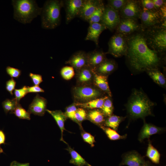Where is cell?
Wrapping results in <instances>:
<instances>
[{"instance_id":"1","label":"cell","mask_w":166,"mask_h":166,"mask_svg":"<svg viewBox=\"0 0 166 166\" xmlns=\"http://www.w3.org/2000/svg\"><path fill=\"white\" fill-rule=\"evenodd\" d=\"M127 42L125 56L132 68L137 72L158 69L161 62L160 52L149 47L144 34L137 33L127 37Z\"/></svg>"},{"instance_id":"2","label":"cell","mask_w":166,"mask_h":166,"mask_svg":"<svg viewBox=\"0 0 166 166\" xmlns=\"http://www.w3.org/2000/svg\"><path fill=\"white\" fill-rule=\"evenodd\" d=\"M154 105L143 91L135 89L129 99L127 108L128 113L132 118H143L152 115V109Z\"/></svg>"},{"instance_id":"3","label":"cell","mask_w":166,"mask_h":166,"mask_svg":"<svg viewBox=\"0 0 166 166\" xmlns=\"http://www.w3.org/2000/svg\"><path fill=\"white\" fill-rule=\"evenodd\" d=\"M13 18L23 24L30 23L38 15L42 8L39 7L35 0H13Z\"/></svg>"},{"instance_id":"4","label":"cell","mask_w":166,"mask_h":166,"mask_svg":"<svg viewBox=\"0 0 166 166\" xmlns=\"http://www.w3.org/2000/svg\"><path fill=\"white\" fill-rule=\"evenodd\" d=\"M63 7V0H48L45 2L40 14L42 28L53 29L60 25L61 10Z\"/></svg>"},{"instance_id":"5","label":"cell","mask_w":166,"mask_h":166,"mask_svg":"<svg viewBox=\"0 0 166 166\" xmlns=\"http://www.w3.org/2000/svg\"><path fill=\"white\" fill-rule=\"evenodd\" d=\"M75 103H84L104 97L105 93L94 85H77L72 90Z\"/></svg>"},{"instance_id":"6","label":"cell","mask_w":166,"mask_h":166,"mask_svg":"<svg viewBox=\"0 0 166 166\" xmlns=\"http://www.w3.org/2000/svg\"><path fill=\"white\" fill-rule=\"evenodd\" d=\"M108 45V50L106 54H109L117 57L126 55L128 49L127 36L117 33L111 37Z\"/></svg>"},{"instance_id":"7","label":"cell","mask_w":166,"mask_h":166,"mask_svg":"<svg viewBox=\"0 0 166 166\" xmlns=\"http://www.w3.org/2000/svg\"><path fill=\"white\" fill-rule=\"evenodd\" d=\"M121 17L119 12L107 4L105 6L103 13L100 23L111 31L116 29L120 22Z\"/></svg>"},{"instance_id":"8","label":"cell","mask_w":166,"mask_h":166,"mask_svg":"<svg viewBox=\"0 0 166 166\" xmlns=\"http://www.w3.org/2000/svg\"><path fill=\"white\" fill-rule=\"evenodd\" d=\"M83 1L84 0H63V7L65 12L66 24H69L75 18L78 17Z\"/></svg>"},{"instance_id":"9","label":"cell","mask_w":166,"mask_h":166,"mask_svg":"<svg viewBox=\"0 0 166 166\" xmlns=\"http://www.w3.org/2000/svg\"><path fill=\"white\" fill-rule=\"evenodd\" d=\"M140 27L137 19L121 18L116 29L117 33L126 36L139 30Z\"/></svg>"},{"instance_id":"10","label":"cell","mask_w":166,"mask_h":166,"mask_svg":"<svg viewBox=\"0 0 166 166\" xmlns=\"http://www.w3.org/2000/svg\"><path fill=\"white\" fill-rule=\"evenodd\" d=\"M142 10L138 1L128 0L119 14L120 17L137 20L140 18Z\"/></svg>"},{"instance_id":"11","label":"cell","mask_w":166,"mask_h":166,"mask_svg":"<svg viewBox=\"0 0 166 166\" xmlns=\"http://www.w3.org/2000/svg\"><path fill=\"white\" fill-rule=\"evenodd\" d=\"M103 3L99 0H84L78 17L86 21L96 10Z\"/></svg>"},{"instance_id":"12","label":"cell","mask_w":166,"mask_h":166,"mask_svg":"<svg viewBox=\"0 0 166 166\" xmlns=\"http://www.w3.org/2000/svg\"><path fill=\"white\" fill-rule=\"evenodd\" d=\"M77 71L88 65L87 53L83 51H78L74 53L65 62Z\"/></svg>"},{"instance_id":"13","label":"cell","mask_w":166,"mask_h":166,"mask_svg":"<svg viewBox=\"0 0 166 166\" xmlns=\"http://www.w3.org/2000/svg\"><path fill=\"white\" fill-rule=\"evenodd\" d=\"M47 100L37 94L29 106L28 111L30 114L42 116L46 111Z\"/></svg>"},{"instance_id":"14","label":"cell","mask_w":166,"mask_h":166,"mask_svg":"<svg viewBox=\"0 0 166 166\" xmlns=\"http://www.w3.org/2000/svg\"><path fill=\"white\" fill-rule=\"evenodd\" d=\"M77 85H93L94 73L93 70L88 66L76 71Z\"/></svg>"},{"instance_id":"15","label":"cell","mask_w":166,"mask_h":166,"mask_svg":"<svg viewBox=\"0 0 166 166\" xmlns=\"http://www.w3.org/2000/svg\"><path fill=\"white\" fill-rule=\"evenodd\" d=\"M146 163L144 157L140 155L136 151H132L124 155L120 166H143Z\"/></svg>"},{"instance_id":"16","label":"cell","mask_w":166,"mask_h":166,"mask_svg":"<svg viewBox=\"0 0 166 166\" xmlns=\"http://www.w3.org/2000/svg\"><path fill=\"white\" fill-rule=\"evenodd\" d=\"M140 18L144 26L150 27L158 23L161 17L158 11L148 10L143 8Z\"/></svg>"},{"instance_id":"17","label":"cell","mask_w":166,"mask_h":166,"mask_svg":"<svg viewBox=\"0 0 166 166\" xmlns=\"http://www.w3.org/2000/svg\"><path fill=\"white\" fill-rule=\"evenodd\" d=\"M106 29L107 28L100 23L90 24L85 40L92 41L97 46L98 45L99 36L102 32Z\"/></svg>"},{"instance_id":"18","label":"cell","mask_w":166,"mask_h":166,"mask_svg":"<svg viewBox=\"0 0 166 166\" xmlns=\"http://www.w3.org/2000/svg\"><path fill=\"white\" fill-rule=\"evenodd\" d=\"M152 47L159 52H163L166 48V29L162 28L154 34L152 37Z\"/></svg>"},{"instance_id":"19","label":"cell","mask_w":166,"mask_h":166,"mask_svg":"<svg viewBox=\"0 0 166 166\" xmlns=\"http://www.w3.org/2000/svg\"><path fill=\"white\" fill-rule=\"evenodd\" d=\"M87 53L88 65L93 70L107 59L106 53L100 50H94Z\"/></svg>"},{"instance_id":"20","label":"cell","mask_w":166,"mask_h":166,"mask_svg":"<svg viewBox=\"0 0 166 166\" xmlns=\"http://www.w3.org/2000/svg\"><path fill=\"white\" fill-rule=\"evenodd\" d=\"M93 71V84L101 91L111 97L112 94L108 81V76L98 74Z\"/></svg>"},{"instance_id":"21","label":"cell","mask_w":166,"mask_h":166,"mask_svg":"<svg viewBox=\"0 0 166 166\" xmlns=\"http://www.w3.org/2000/svg\"><path fill=\"white\" fill-rule=\"evenodd\" d=\"M116 68L117 65L114 60L107 58L93 70L98 74L107 76L115 70Z\"/></svg>"},{"instance_id":"22","label":"cell","mask_w":166,"mask_h":166,"mask_svg":"<svg viewBox=\"0 0 166 166\" xmlns=\"http://www.w3.org/2000/svg\"><path fill=\"white\" fill-rule=\"evenodd\" d=\"M163 130L162 128L144 122L138 136V140L142 142L145 138H148L153 134L159 133Z\"/></svg>"},{"instance_id":"23","label":"cell","mask_w":166,"mask_h":166,"mask_svg":"<svg viewBox=\"0 0 166 166\" xmlns=\"http://www.w3.org/2000/svg\"><path fill=\"white\" fill-rule=\"evenodd\" d=\"M46 111L53 117L61 130V136L60 140L67 144L63 137V132L65 130L64 123L67 118L65 113L61 110L52 111L46 109Z\"/></svg>"},{"instance_id":"24","label":"cell","mask_w":166,"mask_h":166,"mask_svg":"<svg viewBox=\"0 0 166 166\" xmlns=\"http://www.w3.org/2000/svg\"><path fill=\"white\" fill-rule=\"evenodd\" d=\"M109 97L108 96H104L101 97L97 98L85 103H74L77 106H78L83 109L91 110L95 109H101L105 101Z\"/></svg>"},{"instance_id":"25","label":"cell","mask_w":166,"mask_h":166,"mask_svg":"<svg viewBox=\"0 0 166 166\" xmlns=\"http://www.w3.org/2000/svg\"><path fill=\"white\" fill-rule=\"evenodd\" d=\"M105 116L101 110L91 109L87 112V119L97 125H101L105 121Z\"/></svg>"},{"instance_id":"26","label":"cell","mask_w":166,"mask_h":166,"mask_svg":"<svg viewBox=\"0 0 166 166\" xmlns=\"http://www.w3.org/2000/svg\"><path fill=\"white\" fill-rule=\"evenodd\" d=\"M66 149L69 152L71 156L69 161L70 163L77 166H92L79 153L69 146Z\"/></svg>"},{"instance_id":"27","label":"cell","mask_w":166,"mask_h":166,"mask_svg":"<svg viewBox=\"0 0 166 166\" xmlns=\"http://www.w3.org/2000/svg\"><path fill=\"white\" fill-rule=\"evenodd\" d=\"M152 80L159 85L164 86L166 85V79L163 74L158 69H154L147 72Z\"/></svg>"},{"instance_id":"28","label":"cell","mask_w":166,"mask_h":166,"mask_svg":"<svg viewBox=\"0 0 166 166\" xmlns=\"http://www.w3.org/2000/svg\"><path fill=\"white\" fill-rule=\"evenodd\" d=\"M124 118L123 117L112 115L105 120L104 125L116 131L117 130L119 124Z\"/></svg>"},{"instance_id":"29","label":"cell","mask_w":166,"mask_h":166,"mask_svg":"<svg viewBox=\"0 0 166 166\" xmlns=\"http://www.w3.org/2000/svg\"><path fill=\"white\" fill-rule=\"evenodd\" d=\"M146 156L153 163L156 164L159 163L160 154L150 141L149 142Z\"/></svg>"},{"instance_id":"30","label":"cell","mask_w":166,"mask_h":166,"mask_svg":"<svg viewBox=\"0 0 166 166\" xmlns=\"http://www.w3.org/2000/svg\"><path fill=\"white\" fill-rule=\"evenodd\" d=\"M105 8L104 3L99 7L87 19L86 21L89 24L92 23H100Z\"/></svg>"},{"instance_id":"31","label":"cell","mask_w":166,"mask_h":166,"mask_svg":"<svg viewBox=\"0 0 166 166\" xmlns=\"http://www.w3.org/2000/svg\"><path fill=\"white\" fill-rule=\"evenodd\" d=\"M19 103L15 98L12 99H7L2 102V105L6 114L9 112L12 113Z\"/></svg>"},{"instance_id":"32","label":"cell","mask_w":166,"mask_h":166,"mask_svg":"<svg viewBox=\"0 0 166 166\" xmlns=\"http://www.w3.org/2000/svg\"><path fill=\"white\" fill-rule=\"evenodd\" d=\"M101 128L104 131L108 137L111 140H117L124 139L127 136V135L121 136L113 129L109 127L101 126Z\"/></svg>"},{"instance_id":"33","label":"cell","mask_w":166,"mask_h":166,"mask_svg":"<svg viewBox=\"0 0 166 166\" xmlns=\"http://www.w3.org/2000/svg\"><path fill=\"white\" fill-rule=\"evenodd\" d=\"M12 113L19 119L30 120V113L23 108L19 103Z\"/></svg>"},{"instance_id":"34","label":"cell","mask_w":166,"mask_h":166,"mask_svg":"<svg viewBox=\"0 0 166 166\" xmlns=\"http://www.w3.org/2000/svg\"><path fill=\"white\" fill-rule=\"evenodd\" d=\"M113 109L112 101L109 97L105 101L101 110L105 116L109 117L112 115Z\"/></svg>"},{"instance_id":"35","label":"cell","mask_w":166,"mask_h":166,"mask_svg":"<svg viewBox=\"0 0 166 166\" xmlns=\"http://www.w3.org/2000/svg\"><path fill=\"white\" fill-rule=\"evenodd\" d=\"M60 74L64 79L69 80L71 79L74 76V69L71 66H65L61 69Z\"/></svg>"},{"instance_id":"36","label":"cell","mask_w":166,"mask_h":166,"mask_svg":"<svg viewBox=\"0 0 166 166\" xmlns=\"http://www.w3.org/2000/svg\"><path fill=\"white\" fill-rule=\"evenodd\" d=\"M75 119L81 128L82 129L81 123L87 119V112L83 108H79L76 111L75 114Z\"/></svg>"},{"instance_id":"37","label":"cell","mask_w":166,"mask_h":166,"mask_svg":"<svg viewBox=\"0 0 166 166\" xmlns=\"http://www.w3.org/2000/svg\"><path fill=\"white\" fill-rule=\"evenodd\" d=\"M127 1L125 0H109L108 1L107 4L119 12L124 6Z\"/></svg>"},{"instance_id":"38","label":"cell","mask_w":166,"mask_h":166,"mask_svg":"<svg viewBox=\"0 0 166 166\" xmlns=\"http://www.w3.org/2000/svg\"><path fill=\"white\" fill-rule=\"evenodd\" d=\"M75 103H73L66 108L64 113L67 117L69 118L78 124L75 117V113L77 109Z\"/></svg>"},{"instance_id":"39","label":"cell","mask_w":166,"mask_h":166,"mask_svg":"<svg viewBox=\"0 0 166 166\" xmlns=\"http://www.w3.org/2000/svg\"><path fill=\"white\" fill-rule=\"evenodd\" d=\"M27 87H28L24 86L21 89H15L14 90L15 98L18 102H19L20 100L28 93Z\"/></svg>"},{"instance_id":"40","label":"cell","mask_w":166,"mask_h":166,"mask_svg":"<svg viewBox=\"0 0 166 166\" xmlns=\"http://www.w3.org/2000/svg\"><path fill=\"white\" fill-rule=\"evenodd\" d=\"M81 135L83 140L89 144L92 147L94 146L95 142L94 137L89 133L83 131L81 133Z\"/></svg>"},{"instance_id":"41","label":"cell","mask_w":166,"mask_h":166,"mask_svg":"<svg viewBox=\"0 0 166 166\" xmlns=\"http://www.w3.org/2000/svg\"><path fill=\"white\" fill-rule=\"evenodd\" d=\"M6 71L7 74L12 78H18L21 74L20 70L10 66L6 67Z\"/></svg>"},{"instance_id":"42","label":"cell","mask_w":166,"mask_h":166,"mask_svg":"<svg viewBox=\"0 0 166 166\" xmlns=\"http://www.w3.org/2000/svg\"><path fill=\"white\" fill-rule=\"evenodd\" d=\"M16 82L13 78H11L6 82V90L10 94L13 95V91L15 89Z\"/></svg>"},{"instance_id":"43","label":"cell","mask_w":166,"mask_h":166,"mask_svg":"<svg viewBox=\"0 0 166 166\" xmlns=\"http://www.w3.org/2000/svg\"><path fill=\"white\" fill-rule=\"evenodd\" d=\"M29 75L34 85H39L43 81L42 77L41 75L30 73Z\"/></svg>"},{"instance_id":"44","label":"cell","mask_w":166,"mask_h":166,"mask_svg":"<svg viewBox=\"0 0 166 166\" xmlns=\"http://www.w3.org/2000/svg\"><path fill=\"white\" fill-rule=\"evenodd\" d=\"M141 2L143 8L149 10H155L152 0H143Z\"/></svg>"},{"instance_id":"45","label":"cell","mask_w":166,"mask_h":166,"mask_svg":"<svg viewBox=\"0 0 166 166\" xmlns=\"http://www.w3.org/2000/svg\"><path fill=\"white\" fill-rule=\"evenodd\" d=\"M28 93H38L44 92V90L40 88L38 85H34L31 87H28Z\"/></svg>"},{"instance_id":"46","label":"cell","mask_w":166,"mask_h":166,"mask_svg":"<svg viewBox=\"0 0 166 166\" xmlns=\"http://www.w3.org/2000/svg\"><path fill=\"white\" fill-rule=\"evenodd\" d=\"M155 10L159 9L165 4L164 1L162 0H152Z\"/></svg>"},{"instance_id":"47","label":"cell","mask_w":166,"mask_h":166,"mask_svg":"<svg viewBox=\"0 0 166 166\" xmlns=\"http://www.w3.org/2000/svg\"><path fill=\"white\" fill-rule=\"evenodd\" d=\"M6 135L4 132L0 129V147L2 144H6Z\"/></svg>"},{"instance_id":"48","label":"cell","mask_w":166,"mask_h":166,"mask_svg":"<svg viewBox=\"0 0 166 166\" xmlns=\"http://www.w3.org/2000/svg\"><path fill=\"white\" fill-rule=\"evenodd\" d=\"M10 166H30L29 163H21L16 161H13L10 164Z\"/></svg>"},{"instance_id":"49","label":"cell","mask_w":166,"mask_h":166,"mask_svg":"<svg viewBox=\"0 0 166 166\" xmlns=\"http://www.w3.org/2000/svg\"><path fill=\"white\" fill-rule=\"evenodd\" d=\"M143 166H152L150 165V164L148 162H146V164Z\"/></svg>"}]
</instances>
